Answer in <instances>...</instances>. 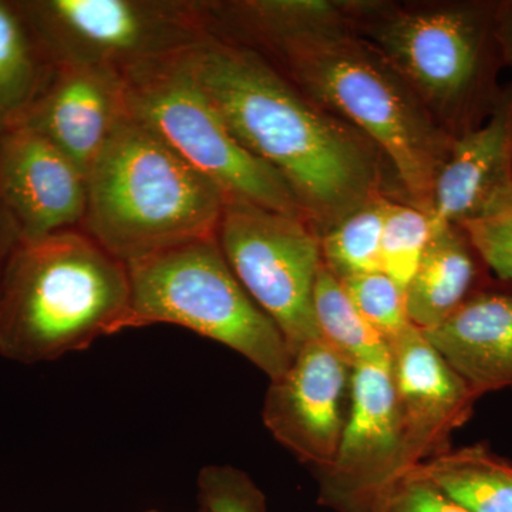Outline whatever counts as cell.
<instances>
[{"label":"cell","instance_id":"83f0119b","mask_svg":"<svg viewBox=\"0 0 512 512\" xmlns=\"http://www.w3.org/2000/svg\"><path fill=\"white\" fill-rule=\"evenodd\" d=\"M505 45H507V50L512 60V20L505 26Z\"/></svg>","mask_w":512,"mask_h":512},{"label":"cell","instance_id":"30bf717a","mask_svg":"<svg viewBox=\"0 0 512 512\" xmlns=\"http://www.w3.org/2000/svg\"><path fill=\"white\" fill-rule=\"evenodd\" d=\"M353 369L322 339L293 356L266 392L262 420L274 439L319 471L335 460L345 429Z\"/></svg>","mask_w":512,"mask_h":512},{"label":"cell","instance_id":"9a60e30c","mask_svg":"<svg viewBox=\"0 0 512 512\" xmlns=\"http://www.w3.org/2000/svg\"><path fill=\"white\" fill-rule=\"evenodd\" d=\"M511 207L512 120L501 110L451 144L427 212L436 232Z\"/></svg>","mask_w":512,"mask_h":512},{"label":"cell","instance_id":"4316f807","mask_svg":"<svg viewBox=\"0 0 512 512\" xmlns=\"http://www.w3.org/2000/svg\"><path fill=\"white\" fill-rule=\"evenodd\" d=\"M20 242H22V235H20L18 225L13 221L5 202L0 197V284H2L3 274H5L10 256L19 247Z\"/></svg>","mask_w":512,"mask_h":512},{"label":"cell","instance_id":"d6986e66","mask_svg":"<svg viewBox=\"0 0 512 512\" xmlns=\"http://www.w3.org/2000/svg\"><path fill=\"white\" fill-rule=\"evenodd\" d=\"M416 468L468 512H512V464L481 444L448 450Z\"/></svg>","mask_w":512,"mask_h":512},{"label":"cell","instance_id":"d4e9b609","mask_svg":"<svg viewBox=\"0 0 512 512\" xmlns=\"http://www.w3.org/2000/svg\"><path fill=\"white\" fill-rule=\"evenodd\" d=\"M370 512H468L416 467L387 484Z\"/></svg>","mask_w":512,"mask_h":512},{"label":"cell","instance_id":"ac0fdd59","mask_svg":"<svg viewBox=\"0 0 512 512\" xmlns=\"http://www.w3.org/2000/svg\"><path fill=\"white\" fill-rule=\"evenodd\" d=\"M53 70L18 0H0V136L22 123Z\"/></svg>","mask_w":512,"mask_h":512},{"label":"cell","instance_id":"8992f818","mask_svg":"<svg viewBox=\"0 0 512 512\" xmlns=\"http://www.w3.org/2000/svg\"><path fill=\"white\" fill-rule=\"evenodd\" d=\"M184 53L123 73L131 116L217 185L227 201L308 221L284 178L239 144L192 76Z\"/></svg>","mask_w":512,"mask_h":512},{"label":"cell","instance_id":"ffe728a7","mask_svg":"<svg viewBox=\"0 0 512 512\" xmlns=\"http://www.w3.org/2000/svg\"><path fill=\"white\" fill-rule=\"evenodd\" d=\"M313 309L320 339L352 369L392 362L386 340L357 312L339 279L323 264L313 291Z\"/></svg>","mask_w":512,"mask_h":512},{"label":"cell","instance_id":"7c38bea8","mask_svg":"<svg viewBox=\"0 0 512 512\" xmlns=\"http://www.w3.org/2000/svg\"><path fill=\"white\" fill-rule=\"evenodd\" d=\"M404 458L413 468L450 450V437L473 414L478 396L420 329L390 343Z\"/></svg>","mask_w":512,"mask_h":512},{"label":"cell","instance_id":"603a6c76","mask_svg":"<svg viewBox=\"0 0 512 512\" xmlns=\"http://www.w3.org/2000/svg\"><path fill=\"white\" fill-rule=\"evenodd\" d=\"M340 284L357 312L386 340L387 345L412 326L407 316L404 289L384 272L352 276Z\"/></svg>","mask_w":512,"mask_h":512},{"label":"cell","instance_id":"e0dca14e","mask_svg":"<svg viewBox=\"0 0 512 512\" xmlns=\"http://www.w3.org/2000/svg\"><path fill=\"white\" fill-rule=\"evenodd\" d=\"M477 265L466 235L447 227L434 232L419 268L404 289L407 316L414 328L439 325L473 293Z\"/></svg>","mask_w":512,"mask_h":512},{"label":"cell","instance_id":"3957f363","mask_svg":"<svg viewBox=\"0 0 512 512\" xmlns=\"http://www.w3.org/2000/svg\"><path fill=\"white\" fill-rule=\"evenodd\" d=\"M82 231L124 264L191 239L217 237L227 197L133 116L90 170Z\"/></svg>","mask_w":512,"mask_h":512},{"label":"cell","instance_id":"277c9868","mask_svg":"<svg viewBox=\"0 0 512 512\" xmlns=\"http://www.w3.org/2000/svg\"><path fill=\"white\" fill-rule=\"evenodd\" d=\"M316 106L332 110L389 158L414 207L429 211L434 181L451 144L413 90L372 47L339 25L268 45Z\"/></svg>","mask_w":512,"mask_h":512},{"label":"cell","instance_id":"5b68a950","mask_svg":"<svg viewBox=\"0 0 512 512\" xmlns=\"http://www.w3.org/2000/svg\"><path fill=\"white\" fill-rule=\"evenodd\" d=\"M124 330L177 325L244 356L269 380L292 363L281 330L245 291L217 237L191 239L127 264Z\"/></svg>","mask_w":512,"mask_h":512},{"label":"cell","instance_id":"52a82bcc","mask_svg":"<svg viewBox=\"0 0 512 512\" xmlns=\"http://www.w3.org/2000/svg\"><path fill=\"white\" fill-rule=\"evenodd\" d=\"M47 56L56 64L110 67L187 52L207 37L205 2L194 0H18Z\"/></svg>","mask_w":512,"mask_h":512},{"label":"cell","instance_id":"4dcf8cb0","mask_svg":"<svg viewBox=\"0 0 512 512\" xmlns=\"http://www.w3.org/2000/svg\"><path fill=\"white\" fill-rule=\"evenodd\" d=\"M198 512H201V511H198Z\"/></svg>","mask_w":512,"mask_h":512},{"label":"cell","instance_id":"7402d4cb","mask_svg":"<svg viewBox=\"0 0 512 512\" xmlns=\"http://www.w3.org/2000/svg\"><path fill=\"white\" fill-rule=\"evenodd\" d=\"M433 237L429 212L389 202L383 227L382 272L406 289Z\"/></svg>","mask_w":512,"mask_h":512},{"label":"cell","instance_id":"484cf974","mask_svg":"<svg viewBox=\"0 0 512 512\" xmlns=\"http://www.w3.org/2000/svg\"><path fill=\"white\" fill-rule=\"evenodd\" d=\"M460 228L481 261L512 286V207L464 222Z\"/></svg>","mask_w":512,"mask_h":512},{"label":"cell","instance_id":"6da1fadb","mask_svg":"<svg viewBox=\"0 0 512 512\" xmlns=\"http://www.w3.org/2000/svg\"><path fill=\"white\" fill-rule=\"evenodd\" d=\"M184 57L239 144L284 178L323 232L380 198L375 156L362 137L252 47L211 35Z\"/></svg>","mask_w":512,"mask_h":512},{"label":"cell","instance_id":"ba28073f","mask_svg":"<svg viewBox=\"0 0 512 512\" xmlns=\"http://www.w3.org/2000/svg\"><path fill=\"white\" fill-rule=\"evenodd\" d=\"M217 239L232 272L274 320L292 356L320 339L313 291L322 252L306 220L249 202L227 201Z\"/></svg>","mask_w":512,"mask_h":512},{"label":"cell","instance_id":"7a4b0ae2","mask_svg":"<svg viewBox=\"0 0 512 512\" xmlns=\"http://www.w3.org/2000/svg\"><path fill=\"white\" fill-rule=\"evenodd\" d=\"M127 265L82 229L22 241L0 284V356L40 365L124 330Z\"/></svg>","mask_w":512,"mask_h":512},{"label":"cell","instance_id":"cb8c5ba5","mask_svg":"<svg viewBox=\"0 0 512 512\" xmlns=\"http://www.w3.org/2000/svg\"><path fill=\"white\" fill-rule=\"evenodd\" d=\"M201 512H266L261 488L232 466H207L198 476Z\"/></svg>","mask_w":512,"mask_h":512},{"label":"cell","instance_id":"f1b7e54d","mask_svg":"<svg viewBox=\"0 0 512 512\" xmlns=\"http://www.w3.org/2000/svg\"><path fill=\"white\" fill-rule=\"evenodd\" d=\"M147 512H161V511H158V510H150V511H147Z\"/></svg>","mask_w":512,"mask_h":512},{"label":"cell","instance_id":"4fadbf2b","mask_svg":"<svg viewBox=\"0 0 512 512\" xmlns=\"http://www.w3.org/2000/svg\"><path fill=\"white\" fill-rule=\"evenodd\" d=\"M0 197L22 241L80 229L86 214V174L26 126L0 136Z\"/></svg>","mask_w":512,"mask_h":512},{"label":"cell","instance_id":"f546056e","mask_svg":"<svg viewBox=\"0 0 512 512\" xmlns=\"http://www.w3.org/2000/svg\"><path fill=\"white\" fill-rule=\"evenodd\" d=\"M510 20H512V13H511V19Z\"/></svg>","mask_w":512,"mask_h":512},{"label":"cell","instance_id":"5bb4252c","mask_svg":"<svg viewBox=\"0 0 512 512\" xmlns=\"http://www.w3.org/2000/svg\"><path fill=\"white\" fill-rule=\"evenodd\" d=\"M130 116L123 73L110 67L56 64L19 126L35 130L90 170L121 121Z\"/></svg>","mask_w":512,"mask_h":512},{"label":"cell","instance_id":"2e32d148","mask_svg":"<svg viewBox=\"0 0 512 512\" xmlns=\"http://www.w3.org/2000/svg\"><path fill=\"white\" fill-rule=\"evenodd\" d=\"M421 332L478 397L512 387V293H473Z\"/></svg>","mask_w":512,"mask_h":512},{"label":"cell","instance_id":"44dd1931","mask_svg":"<svg viewBox=\"0 0 512 512\" xmlns=\"http://www.w3.org/2000/svg\"><path fill=\"white\" fill-rule=\"evenodd\" d=\"M389 201L380 197L350 212L323 232V265L339 281L382 271V237Z\"/></svg>","mask_w":512,"mask_h":512},{"label":"cell","instance_id":"9c48e42d","mask_svg":"<svg viewBox=\"0 0 512 512\" xmlns=\"http://www.w3.org/2000/svg\"><path fill=\"white\" fill-rule=\"evenodd\" d=\"M406 471L392 365L355 367L338 453L319 471V503L335 512H370L377 494Z\"/></svg>","mask_w":512,"mask_h":512},{"label":"cell","instance_id":"8fae6325","mask_svg":"<svg viewBox=\"0 0 512 512\" xmlns=\"http://www.w3.org/2000/svg\"><path fill=\"white\" fill-rule=\"evenodd\" d=\"M372 39L413 92L444 107L457 103L476 79L483 26L464 9L397 13L373 26Z\"/></svg>","mask_w":512,"mask_h":512}]
</instances>
